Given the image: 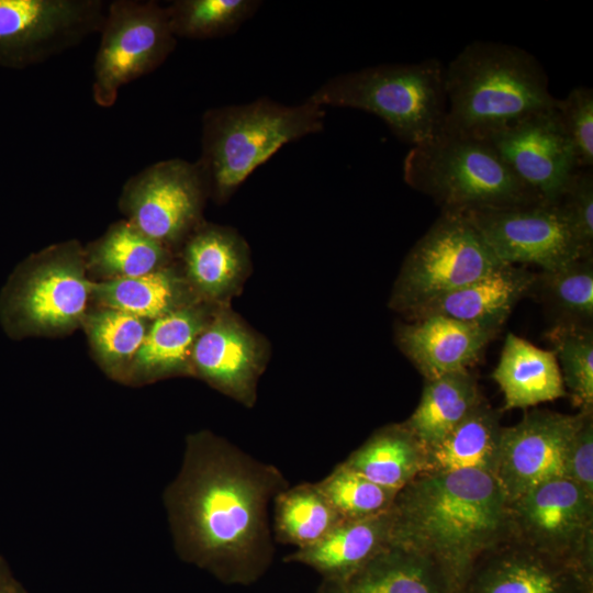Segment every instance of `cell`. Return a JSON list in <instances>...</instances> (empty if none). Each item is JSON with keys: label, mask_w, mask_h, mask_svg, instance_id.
Returning a JSON list of instances; mask_svg holds the SVG:
<instances>
[{"label": "cell", "mask_w": 593, "mask_h": 593, "mask_svg": "<svg viewBox=\"0 0 593 593\" xmlns=\"http://www.w3.org/2000/svg\"><path fill=\"white\" fill-rule=\"evenodd\" d=\"M288 486L277 467L226 439L189 435L163 495L177 555L225 584L256 582L273 559L269 505Z\"/></svg>", "instance_id": "obj_1"}, {"label": "cell", "mask_w": 593, "mask_h": 593, "mask_svg": "<svg viewBox=\"0 0 593 593\" xmlns=\"http://www.w3.org/2000/svg\"><path fill=\"white\" fill-rule=\"evenodd\" d=\"M389 511L391 544L432 559L455 593L475 560L508 536L507 499L496 478L479 470L422 473Z\"/></svg>", "instance_id": "obj_2"}, {"label": "cell", "mask_w": 593, "mask_h": 593, "mask_svg": "<svg viewBox=\"0 0 593 593\" xmlns=\"http://www.w3.org/2000/svg\"><path fill=\"white\" fill-rule=\"evenodd\" d=\"M446 114L440 133L488 141L551 109L547 74L526 49L474 41L445 66Z\"/></svg>", "instance_id": "obj_3"}, {"label": "cell", "mask_w": 593, "mask_h": 593, "mask_svg": "<svg viewBox=\"0 0 593 593\" xmlns=\"http://www.w3.org/2000/svg\"><path fill=\"white\" fill-rule=\"evenodd\" d=\"M324 119V108L309 99L288 107L261 98L206 110L202 116L201 156L195 164L209 198L226 201L283 145L321 132Z\"/></svg>", "instance_id": "obj_4"}, {"label": "cell", "mask_w": 593, "mask_h": 593, "mask_svg": "<svg viewBox=\"0 0 593 593\" xmlns=\"http://www.w3.org/2000/svg\"><path fill=\"white\" fill-rule=\"evenodd\" d=\"M403 177L441 212L466 214L542 202L483 139L439 133L412 146L404 158Z\"/></svg>", "instance_id": "obj_5"}, {"label": "cell", "mask_w": 593, "mask_h": 593, "mask_svg": "<svg viewBox=\"0 0 593 593\" xmlns=\"http://www.w3.org/2000/svg\"><path fill=\"white\" fill-rule=\"evenodd\" d=\"M445 66L436 58L384 64L337 75L309 100L321 107L362 110L382 119L412 146L441 132L446 114Z\"/></svg>", "instance_id": "obj_6"}, {"label": "cell", "mask_w": 593, "mask_h": 593, "mask_svg": "<svg viewBox=\"0 0 593 593\" xmlns=\"http://www.w3.org/2000/svg\"><path fill=\"white\" fill-rule=\"evenodd\" d=\"M93 280L85 248L71 239L21 261L0 292V323L13 339L58 336L82 326Z\"/></svg>", "instance_id": "obj_7"}, {"label": "cell", "mask_w": 593, "mask_h": 593, "mask_svg": "<svg viewBox=\"0 0 593 593\" xmlns=\"http://www.w3.org/2000/svg\"><path fill=\"white\" fill-rule=\"evenodd\" d=\"M503 265L467 215L441 212L405 257L390 306L407 315Z\"/></svg>", "instance_id": "obj_8"}, {"label": "cell", "mask_w": 593, "mask_h": 593, "mask_svg": "<svg viewBox=\"0 0 593 593\" xmlns=\"http://www.w3.org/2000/svg\"><path fill=\"white\" fill-rule=\"evenodd\" d=\"M92 66V98L112 107L120 90L164 64L177 41L165 5L153 0H113L108 3Z\"/></svg>", "instance_id": "obj_9"}, {"label": "cell", "mask_w": 593, "mask_h": 593, "mask_svg": "<svg viewBox=\"0 0 593 593\" xmlns=\"http://www.w3.org/2000/svg\"><path fill=\"white\" fill-rule=\"evenodd\" d=\"M103 0H0V68L42 64L99 33Z\"/></svg>", "instance_id": "obj_10"}, {"label": "cell", "mask_w": 593, "mask_h": 593, "mask_svg": "<svg viewBox=\"0 0 593 593\" xmlns=\"http://www.w3.org/2000/svg\"><path fill=\"white\" fill-rule=\"evenodd\" d=\"M209 198L195 163L181 158L154 163L130 177L119 206L127 222L172 249L201 224Z\"/></svg>", "instance_id": "obj_11"}, {"label": "cell", "mask_w": 593, "mask_h": 593, "mask_svg": "<svg viewBox=\"0 0 593 593\" xmlns=\"http://www.w3.org/2000/svg\"><path fill=\"white\" fill-rule=\"evenodd\" d=\"M508 536L593 570V497L566 478L507 502Z\"/></svg>", "instance_id": "obj_12"}, {"label": "cell", "mask_w": 593, "mask_h": 593, "mask_svg": "<svg viewBox=\"0 0 593 593\" xmlns=\"http://www.w3.org/2000/svg\"><path fill=\"white\" fill-rule=\"evenodd\" d=\"M465 215L504 264L536 265L541 271H552L585 258L557 203Z\"/></svg>", "instance_id": "obj_13"}, {"label": "cell", "mask_w": 593, "mask_h": 593, "mask_svg": "<svg viewBox=\"0 0 593 593\" xmlns=\"http://www.w3.org/2000/svg\"><path fill=\"white\" fill-rule=\"evenodd\" d=\"M456 593H593V570L507 536L475 560Z\"/></svg>", "instance_id": "obj_14"}, {"label": "cell", "mask_w": 593, "mask_h": 593, "mask_svg": "<svg viewBox=\"0 0 593 593\" xmlns=\"http://www.w3.org/2000/svg\"><path fill=\"white\" fill-rule=\"evenodd\" d=\"M579 419L580 412L533 410L517 424L503 426L494 477L507 502L549 480L564 478L566 454Z\"/></svg>", "instance_id": "obj_15"}, {"label": "cell", "mask_w": 593, "mask_h": 593, "mask_svg": "<svg viewBox=\"0 0 593 593\" xmlns=\"http://www.w3.org/2000/svg\"><path fill=\"white\" fill-rule=\"evenodd\" d=\"M488 142L542 202L556 204L577 168L573 145L555 105L530 115Z\"/></svg>", "instance_id": "obj_16"}, {"label": "cell", "mask_w": 593, "mask_h": 593, "mask_svg": "<svg viewBox=\"0 0 593 593\" xmlns=\"http://www.w3.org/2000/svg\"><path fill=\"white\" fill-rule=\"evenodd\" d=\"M261 358V347L253 334L231 313L215 311L194 343L192 376L245 405H253Z\"/></svg>", "instance_id": "obj_17"}, {"label": "cell", "mask_w": 593, "mask_h": 593, "mask_svg": "<svg viewBox=\"0 0 593 593\" xmlns=\"http://www.w3.org/2000/svg\"><path fill=\"white\" fill-rule=\"evenodd\" d=\"M495 333L440 315L401 324L395 340L425 380L468 370Z\"/></svg>", "instance_id": "obj_18"}, {"label": "cell", "mask_w": 593, "mask_h": 593, "mask_svg": "<svg viewBox=\"0 0 593 593\" xmlns=\"http://www.w3.org/2000/svg\"><path fill=\"white\" fill-rule=\"evenodd\" d=\"M536 273L503 265L491 273L437 298L405 315L410 321L440 315L497 334L515 305L530 295Z\"/></svg>", "instance_id": "obj_19"}, {"label": "cell", "mask_w": 593, "mask_h": 593, "mask_svg": "<svg viewBox=\"0 0 593 593\" xmlns=\"http://www.w3.org/2000/svg\"><path fill=\"white\" fill-rule=\"evenodd\" d=\"M210 304L197 302L153 321L122 383L142 385L192 374L194 343L215 313Z\"/></svg>", "instance_id": "obj_20"}, {"label": "cell", "mask_w": 593, "mask_h": 593, "mask_svg": "<svg viewBox=\"0 0 593 593\" xmlns=\"http://www.w3.org/2000/svg\"><path fill=\"white\" fill-rule=\"evenodd\" d=\"M391 544V516L388 510L379 515L343 521L324 539L313 546L295 549L284 558L314 569L321 585H338Z\"/></svg>", "instance_id": "obj_21"}, {"label": "cell", "mask_w": 593, "mask_h": 593, "mask_svg": "<svg viewBox=\"0 0 593 593\" xmlns=\"http://www.w3.org/2000/svg\"><path fill=\"white\" fill-rule=\"evenodd\" d=\"M184 276L200 300L228 296L243 278L244 240L231 228L202 222L181 244Z\"/></svg>", "instance_id": "obj_22"}, {"label": "cell", "mask_w": 593, "mask_h": 593, "mask_svg": "<svg viewBox=\"0 0 593 593\" xmlns=\"http://www.w3.org/2000/svg\"><path fill=\"white\" fill-rule=\"evenodd\" d=\"M492 378L504 396L503 411L529 409L567 395L553 349L508 333Z\"/></svg>", "instance_id": "obj_23"}, {"label": "cell", "mask_w": 593, "mask_h": 593, "mask_svg": "<svg viewBox=\"0 0 593 593\" xmlns=\"http://www.w3.org/2000/svg\"><path fill=\"white\" fill-rule=\"evenodd\" d=\"M318 593H455V589L432 559L390 544L348 580L320 585Z\"/></svg>", "instance_id": "obj_24"}, {"label": "cell", "mask_w": 593, "mask_h": 593, "mask_svg": "<svg viewBox=\"0 0 593 593\" xmlns=\"http://www.w3.org/2000/svg\"><path fill=\"white\" fill-rule=\"evenodd\" d=\"M91 301L153 322L202 300L184 273L169 265L137 278L93 281Z\"/></svg>", "instance_id": "obj_25"}, {"label": "cell", "mask_w": 593, "mask_h": 593, "mask_svg": "<svg viewBox=\"0 0 593 593\" xmlns=\"http://www.w3.org/2000/svg\"><path fill=\"white\" fill-rule=\"evenodd\" d=\"M502 429L501 411L482 401L443 439L426 448L424 473L479 470L494 475Z\"/></svg>", "instance_id": "obj_26"}, {"label": "cell", "mask_w": 593, "mask_h": 593, "mask_svg": "<svg viewBox=\"0 0 593 593\" xmlns=\"http://www.w3.org/2000/svg\"><path fill=\"white\" fill-rule=\"evenodd\" d=\"M172 249L142 233L126 220L109 226L85 248L89 277L110 281L145 276L170 265Z\"/></svg>", "instance_id": "obj_27"}, {"label": "cell", "mask_w": 593, "mask_h": 593, "mask_svg": "<svg viewBox=\"0 0 593 593\" xmlns=\"http://www.w3.org/2000/svg\"><path fill=\"white\" fill-rule=\"evenodd\" d=\"M426 449L405 424L376 430L343 461L371 482L399 492L424 473Z\"/></svg>", "instance_id": "obj_28"}, {"label": "cell", "mask_w": 593, "mask_h": 593, "mask_svg": "<svg viewBox=\"0 0 593 593\" xmlns=\"http://www.w3.org/2000/svg\"><path fill=\"white\" fill-rule=\"evenodd\" d=\"M484 401L473 373L456 371L425 380L418 405L404 421L426 448L443 439Z\"/></svg>", "instance_id": "obj_29"}, {"label": "cell", "mask_w": 593, "mask_h": 593, "mask_svg": "<svg viewBox=\"0 0 593 593\" xmlns=\"http://www.w3.org/2000/svg\"><path fill=\"white\" fill-rule=\"evenodd\" d=\"M273 502L275 538L295 549L315 545L344 521L316 482L288 486Z\"/></svg>", "instance_id": "obj_30"}, {"label": "cell", "mask_w": 593, "mask_h": 593, "mask_svg": "<svg viewBox=\"0 0 593 593\" xmlns=\"http://www.w3.org/2000/svg\"><path fill=\"white\" fill-rule=\"evenodd\" d=\"M150 323L121 310L89 307L82 327L94 359L110 378L123 382Z\"/></svg>", "instance_id": "obj_31"}, {"label": "cell", "mask_w": 593, "mask_h": 593, "mask_svg": "<svg viewBox=\"0 0 593 593\" xmlns=\"http://www.w3.org/2000/svg\"><path fill=\"white\" fill-rule=\"evenodd\" d=\"M530 295L542 303L552 325L592 327L593 257L536 273Z\"/></svg>", "instance_id": "obj_32"}, {"label": "cell", "mask_w": 593, "mask_h": 593, "mask_svg": "<svg viewBox=\"0 0 593 593\" xmlns=\"http://www.w3.org/2000/svg\"><path fill=\"white\" fill-rule=\"evenodd\" d=\"M259 5L256 0H176L165 9L176 37L204 40L235 32Z\"/></svg>", "instance_id": "obj_33"}, {"label": "cell", "mask_w": 593, "mask_h": 593, "mask_svg": "<svg viewBox=\"0 0 593 593\" xmlns=\"http://www.w3.org/2000/svg\"><path fill=\"white\" fill-rule=\"evenodd\" d=\"M556 353L567 395L582 410H593V329L552 325L546 333Z\"/></svg>", "instance_id": "obj_34"}, {"label": "cell", "mask_w": 593, "mask_h": 593, "mask_svg": "<svg viewBox=\"0 0 593 593\" xmlns=\"http://www.w3.org/2000/svg\"><path fill=\"white\" fill-rule=\"evenodd\" d=\"M316 483L344 521H358L384 513L398 494L371 482L344 462Z\"/></svg>", "instance_id": "obj_35"}, {"label": "cell", "mask_w": 593, "mask_h": 593, "mask_svg": "<svg viewBox=\"0 0 593 593\" xmlns=\"http://www.w3.org/2000/svg\"><path fill=\"white\" fill-rule=\"evenodd\" d=\"M556 112L571 141L577 168L593 167V90L574 87L563 99H556Z\"/></svg>", "instance_id": "obj_36"}, {"label": "cell", "mask_w": 593, "mask_h": 593, "mask_svg": "<svg viewBox=\"0 0 593 593\" xmlns=\"http://www.w3.org/2000/svg\"><path fill=\"white\" fill-rule=\"evenodd\" d=\"M585 258L593 254V169H575L557 202Z\"/></svg>", "instance_id": "obj_37"}, {"label": "cell", "mask_w": 593, "mask_h": 593, "mask_svg": "<svg viewBox=\"0 0 593 593\" xmlns=\"http://www.w3.org/2000/svg\"><path fill=\"white\" fill-rule=\"evenodd\" d=\"M568 445L564 478L593 497V410H582Z\"/></svg>", "instance_id": "obj_38"}, {"label": "cell", "mask_w": 593, "mask_h": 593, "mask_svg": "<svg viewBox=\"0 0 593 593\" xmlns=\"http://www.w3.org/2000/svg\"><path fill=\"white\" fill-rule=\"evenodd\" d=\"M0 593H29L14 577L7 560L0 556Z\"/></svg>", "instance_id": "obj_39"}]
</instances>
